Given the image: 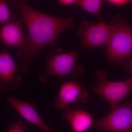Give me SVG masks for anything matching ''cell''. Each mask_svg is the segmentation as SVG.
I'll return each mask as SVG.
<instances>
[{
  "mask_svg": "<svg viewBox=\"0 0 132 132\" xmlns=\"http://www.w3.org/2000/svg\"><path fill=\"white\" fill-rule=\"evenodd\" d=\"M89 92L79 81L73 80L62 82L58 96L53 103V107L57 110L65 111L72 103L88 101Z\"/></svg>",
  "mask_w": 132,
  "mask_h": 132,
  "instance_id": "cell-7",
  "label": "cell"
},
{
  "mask_svg": "<svg viewBox=\"0 0 132 132\" xmlns=\"http://www.w3.org/2000/svg\"><path fill=\"white\" fill-rule=\"evenodd\" d=\"M27 126L22 121L13 123L10 128L8 132H26Z\"/></svg>",
  "mask_w": 132,
  "mask_h": 132,
  "instance_id": "cell-14",
  "label": "cell"
},
{
  "mask_svg": "<svg viewBox=\"0 0 132 132\" xmlns=\"http://www.w3.org/2000/svg\"><path fill=\"white\" fill-rule=\"evenodd\" d=\"M111 23L113 25L114 30L106 46V55L111 64H121L132 54V26L118 14Z\"/></svg>",
  "mask_w": 132,
  "mask_h": 132,
  "instance_id": "cell-2",
  "label": "cell"
},
{
  "mask_svg": "<svg viewBox=\"0 0 132 132\" xmlns=\"http://www.w3.org/2000/svg\"><path fill=\"white\" fill-rule=\"evenodd\" d=\"M17 66L10 54L5 50L0 53V92L15 90L21 82L17 74Z\"/></svg>",
  "mask_w": 132,
  "mask_h": 132,
  "instance_id": "cell-8",
  "label": "cell"
},
{
  "mask_svg": "<svg viewBox=\"0 0 132 132\" xmlns=\"http://www.w3.org/2000/svg\"><path fill=\"white\" fill-rule=\"evenodd\" d=\"M107 2L114 6H120L130 3L131 1L128 0H109Z\"/></svg>",
  "mask_w": 132,
  "mask_h": 132,
  "instance_id": "cell-15",
  "label": "cell"
},
{
  "mask_svg": "<svg viewBox=\"0 0 132 132\" xmlns=\"http://www.w3.org/2000/svg\"><path fill=\"white\" fill-rule=\"evenodd\" d=\"M22 21L21 18L3 26L0 29V39L6 46L18 50L24 47L26 39L22 31Z\"/></svg>",
  "mask_w": 132,
  "mask_h": 132,
  "instance_id": "cell-10",
  "label": "cell"
},
{
  "mask_svg": "<svg viewBox=\"0 0 132 132\" xmlns=\"http://www.w3.org/2000/svg\"><path fill=\"white\" fill-rule=\"evenodd\" d=\"M76 0H59L58 3L60 5H64L65 6H69L75 4Z\"/></svg>",
  "mask_w": 132,
  "mask_h": 132,
  "instance_id": "cell-16",
  "label": "cell"
},
{
  "mask_svg": "<svg viewBox=\"0 0 132 132\" xmlns=\"http://www.w3.org/2000/svg\"><path fill=\"white\" fill-rule=\"evenodd\" d=\"M93 126L100 132H132V102L119 105Z\"/></svg>",
  "mask_w": 132,
  "mask_h": 132,
  "instance_id": "cell-5",
  "label": "cell"
},
{
  "mask_svg": "<svg viewBox=\"0 0 132 132\" xmlns=\"http://www.w3.org/2000/svg\"><path fill=\"white\" fill-rule=\"evenodd\" d=\"M103 1L101 0H79L75 5L90 13L98 15L101 10Z\"/></svg>",
  "mask_w": 132,
  "mask_h": 132,
  "instance_id": "cell-12",
  "label": "cell"
},
{
  "mask_svg": "<svg viewBox=\"0 0 132 132\" xmlns=\"http://www.w3.org/2000/svg\"><path fill=\"white\" fill-rule=\"evenodd\" d=\"M8 101L26 120L40 128L43 132H54L48 127L39 115L34 102L28 103L15 99L12 95L7 97Z\"/></svg>",
  "mask_w": 132,
  "mask_h": 132,
  "instance_id": "cell-9",
  "label": "cell"
},
{
  "mask_svg": "<svg viewBox=\"0 0 132 132\" xmlns=\"http://www.w3.org/2000/svg\"><path fill=\"white\" fill-rule=\"evenodd\" d=\"M79 53V51L66 52L58 50L53 53L48 59L45 71L39 75L40 81L46 82L52 76L57 77L61 80L68 75L75 78L80 76L84 68L83 66L76 64Z\"/></svg>",
  "mask_w": 132,
  "mask_h": 132,
  "instance_id": "cell-3",
  "label": "cell"
},
{
  "mask_svg": "<svg viewBox=\"0 0 132 132\" xmlns=\"http://www.w3.org/2000/svg\"><path fill=\"white\" fill-rule=\"evenodd\" d=\"M131 70L132 72V67H131Z\"/></svg>",
  "mask_w": 132,
  "mask_h": 132,
  "instance_id": "cell-17",
  "label": "cell"
},
{
  "mask_svg": "<svg viewBox=\"0 0 132 132\" xmlns=\"http://www.w3.org/2000/svg\"><path fill=\"white\" fill-rule=\"evenodd\" d=\"M62 117L68 121L74 132H86L94 122L92 114L79 106L75 108L69 107L64 111Z\"/></svg>",
  "mask_w": 132,
  "mask_h": 132,
  "instance_id": "cell-11",
  "label": "cell"
},
{
  "mask_svg": "<svg viewBox=\"0 0 132 132\" xmlns=\"http://www.w3.org/2000/svg\"><path fill=\"white\" fill-rule=\"evenodd\" d=\"M107 72L99 71L97 73V81L91 88L92 92L106 100L112 110L116 108L132 90V77L122 81L108 80Z\"/></svg>",
  "mask_w": 132,
  "mask_h": 132,
  "instance_id": "cell-4",
  "label": "cell"
},
{
  "mask_svg": "<svg viewBox=\"0 0 132 132\" xmlns=\"http://www.w3.org/2000/svg\"><path fill=\"white\" fill-rule=\"evenodd\" d=\"M14 17L10 12L6 2L0 0V24L3 26L12 22Z\"/></svg>",
  "mask_w": 132,
  "mask_h": 132,
  "instance_id": "cell-13",
  "label": "cell"
},
{
  "mask_svg": "<svg viewBox=\"0 0 132 132\" xmlns=\"http://www.w3.org/2000/svg\"><path fill=\"white\" fill-rule=\"evenodd\" d=\"M113 30V25L102 19L96 24L84 20L77 29V34L82 38V47L90 48L107 46Z\"/></svg>",
  "mask_w": 132,
  "mask_h": 132,
  "instance_id": "cell-6",
  "label": "cell"
},
{
  "mask_svg": "<svg viewBox=\"0 0 132 132\" xmlns=\"http://www.w3.org/2000/svg\"><path fill=\"white\" fill-rule=\"evenodd\" d=\"M10 3L21 14L28 31L24 47L17 53L21 59L18 70L26 72L31 61L43 48L48 45L53 46L65 31L75 28L76 18L46 14L31 7L25 1L14 0Z\"/></svg>",
  "mask_w": 132,
  "mask_h": 132,
  "instance_id": "cell-1",
  "label": "cell"
},
{
  "mask_svg": "<svg viewBox=\"0 0 132 132\" xmlns=\"http://www.w3.org/2000/svg\"><path fill=\"white\" fill-rule=\"evenodd\" d=\"M130 3H132V1H131V2H130Z\"/></svg>",
  "mask_w": 132,
  "mask_h": 132,
  "instance_id": "cell-18",
  "label": "cell"
}]
</instances>
